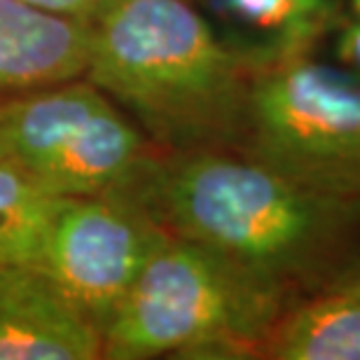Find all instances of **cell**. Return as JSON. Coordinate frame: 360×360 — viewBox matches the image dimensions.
Segmentation results:
<instances>
[{
  "label": "cell",
  "instance_id": "4",
  "mask_svg": "<svg viewBox=\"0 0 360 360\" xmlns=\"http://www.w3.org/2000/svg\"><path fill=\"white\" fill-rule=\"evenodd\" d=\"M160 150L87 77L0 105V162L59 197L117 192Z\"/></svg>",
  "mask_w": 360,
  "mask_h": 360
},
{
  "label": "cell",
  "instance_id": "7",
  "mask_svg": "<svg viewBox=\"0 0 360 360\" xmlns=\"http://www.w3.org/2000/svg\"><path fill=\"white\" fill-rule=\"evenodd\" d=\"M103 333L33 264L0 267V360H98Z\"/></svg>",
  "mask_w": 360,
  "mask_h": 360
},
{
  "label": "cell",
  "instance_id": "13",
  "mask_svg": "<svg viewBox=\"0 0 360 360\" xmlns=\"http://www.w3.org/2000/svg\"><path fill=\"white\" fill-rule=\"evenodd\" d=\"M340 56L360 77V0H351L349 17L342 19Z\"/></svg>",
  "mask_w": 360,
  "mask_h": 360
},
{
  "label": "cell",
  "instance_id": "6",
  "mask_svg": "<svg viewBox=\"0 0 360 360\" xmlns=\"http://www.w3.org/2000/svg\"><path fill=\"white\" fill-rule=\"evenodd\" d=\"M169 239L153 215L122 197H68L35 267L103 333L108 319Z\"/></svg>",
  "mask_w": 360,
  "mask_h": 360
},
{
  "label": "cell",
  "instance_id": "14",
  "mask_svg": "<svg viewBox=\"0 0 360 360\" xmlns=\"http://www.w3.org/2000/svg\"><path fill=\"white\" fill-rule=\"evenodd\" d=\"M351 285H354V288H356V292L360 295V274H358L356 278H351Z\"/></svg>",
  "mask_w": 360,
  "mask_h": 360
},
{
  "label": "cell",
  "instance_id": "2",
  "mask_svg": "<svg viewBox=\"0 0 360 360\" xmlns=\"http://www.w3.org/2000/svg\"><path fill=\"white\" fill-rule=\"evenodd\" d=\"M257 70L187 0H115L94 21L84 77L157 148L241 153Z\"/></svg>",
  "mask_w": 360,
  "mask_h": 360
},
{
  "label": "cell",
  "instance_id": "5",
  "mask_svg": "<svg viewBox=\"0 0 360 360\" xmlns=\"http://www.w3.org/2000/svg\"><path fill=\"white\" fill-rule=\"evenodd\" d=\"M241 153L311 190L360 201V77L307 54L260 68Z\"/></svg>",
  "mask_w": 360,
  "mask_h": 360
},
{
  "label": "cell",
  "instance_id": "11",
  "mask_svg": "<svg viewBox=\"0 0 360 360\" xmlns=\"http://www.w3.org/2000/svg\"><path fill=\"white\" fill-rule=\"evenodd\" d=\"M28 178L24 171L0 162V267L38 264L63 201Z\"/></svg>",
  "mask_w": 360,
  "mask_h": 360
},
{
  "label": "cell",
  "instance_id": "12",
  "mask_svg": "<svg viewBox=\"0 0 360 360\" xmlns=\"http://www.w3.org/2000/svg\"><path fill=\"white\" fill-rule=\"evenodd\" d=\"M28 3L56 14H66V17L96 21L115 0H28Z\"/></svg>",
  "mask_w": 360,
  "mask_h": 360
},
{
  "label": "cell",
  "instance_id": "8",
  "mask_svg": "<svg viewBox=\"0 0 360 360\" xmlns=\"http://www.w3.org/2000/svg\"><path fill=\"white\" fill-rule=\"evenodd\" d=\"M94 21L28 3L0 0V105L84 77Z\"/></svg>",
  "mask_w": 360,
  "mask_h": 360
},
{
  "label": "cell",
  "instance_id": "10",
  "mask_svg": "<svg viewBox=\"0 0 360 360\" xmlns=\"http://www.w3.org/2000/svg\"><path fill=\"white\" fill-rule=\"evenodd\" d=\"M276 360H360V295L351 281L292 304L262 347Z\"/></svg>",
  "mask_w": 360,
  "mask_h": 360
},
{
  "label": "cell",
  "instance_id": "1",
  "mask_svg": "<svg viewBox=\"0 0 360 360\" xmlns=\"http://www.w3.org/2000/svg\"><path fill=\"white\" fill-rule=\"evenodd\" d=\"M112 194L141 206L171 236L292 292L337 285L360 236V201L300 185L239 150H160Z\"/></svg>",
  "mask_w": 360,
  "mask_h": 360
},
{
  "label": "cell",
  "instance_id": "3",
  "mask_svg": "<svg viewBox=\"0 0 360 360\" xmlns=\"http://www.w3.org/2000/svg\"><path fill=\"white\" fill-rule=\"evenodd\" d=\"M292 297L276 281L171 236L103 326V358L262 356Z\"/></svg>",
  "mask_w": 360,
  "mask_h": 360
},
{
  "label": "cell",
  "instance_id": "9",
  "mask_svg": "<svg viewBox=\"0 0 360 360\" xmlns=\"http://www.w3.org/2000/svg\"><path fill=\"white\" fill-rule=\"evenodd\" d=\"M220 38L257 68L304 56L337 21L342 0H206Z\"/></svg>",
  "mask_w": 360,
  "mask_h": 360
}]
</instances>
